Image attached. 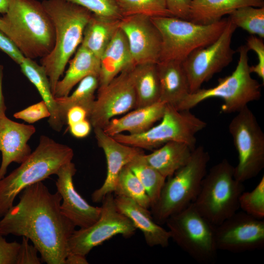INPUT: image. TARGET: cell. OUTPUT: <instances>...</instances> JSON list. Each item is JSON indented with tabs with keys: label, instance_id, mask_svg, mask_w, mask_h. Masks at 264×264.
<instances>
[{
	"label": "cell",
	"instance_id": "1",
	"mask_svg": "<svg viewBox=\"0 0 264 264\" xmlns=\"http://www.w3.org/2000/svg\"><path fill=\"white\" fill-rule=\"evenodd\" d=\"M19 201L0 220V234L30 240L47 264H64L75 225L62 212V197L42 181L23 189Z\"/></svg>",
	"mask_w": 264,
	"mask_h": 264
},
{
	"label": "cell",
	"instance_id": "2",
	"mask_svg": "<svg viewBox=\"0 0 264 264\" xmlns=\"http://www.w3.org/2000/svg\"><path fill=\"white\" fill-rule=\"evenodd\" d=\"M0 31L24 57L33 60L47 55L55 44L53 23L37 0H9L7 10L1 17Z\"/></svg>",
	"mask_w": 264,
	"mask_h": 264
},
{
	"label": "cell",
	"instance_id": "3",
	"mask_svg": "<svg viewBox=\"0 0 264 264\" xmlns=\"http://www.w3.org/2000/svg\"><path fill=\"white\" fill-rule=\"evenodd\" d=\"M42 2L55 29L54 47L41 59L54 95L56 84L66 65L81 44L85 27L92 13L67 0H44Z\"/></svg>",
	"mask_w": 264,
	"mask_h": 264
},
{
	"label": "cell",
	"instance_id": "4",
	"mask_svg": "<svg viewBox=\"0 0 264 264\" xmlns=\"http://www.w3.org/2000/svg\"><path fill=\"white\" fill-rule=\"evenodd\" d=\"M73 156L69 146L41 136L35 150L19 167L0 180V218L13 206L23 189L56 175L63 166L72 161Z\"/></svg>",
	"mask_w": 264,
	"mask_h": 264
},
{
	"label": "cell",
	"instance_id": "5",
	"mask_svg": "<svg viewBox=\"0 0 264 264\" xmlns=\"http://www.w3.org/2000/svg\"><path fill=\"white\" fill-rule=\"evenodd\" d=\"M209 160L205 149L196 147L188 162L167 178L158 200L150 208L157 223L164 224L169 217L194 202L207 172Z\"/></svg>",
	"mask_w": 264,
	"mask_h": 264
},
{
	"label": "cell",
	"instance_id": "6",
	"mask_svg": "<svg viewBox=\"0 0 264 264\" xmlns=\"http://www.w3.org/2000/svg\"><path fill=\"white\" fill-rule=\"evenodd\" d=\"M239 59L231 74L218 80V84L208 88H199L190 93L176 108L190 110L206 99L220 98L223 101L221 111L225 113L238 112L252 101L261 97V85L253 78L249 70L248 52L246 45L238 49Z\"/></svg>",
	"mask_w": 264,
	"mask_h": 264
},
{
	"label": "cell",
	"instance_id": "7",
	"mask_svg": "<svg viewBox=\"0 0 264 264\" xmlns=\"http://www.w3.org/2000/svg\"><path fill=\"white\" fill-rule=\"evenodd\" d=\"M244 191L243 183L234 176V167L223 159L207 172L193 204L216 226L238 211L239 198Z\"/></svg>",
	"mask_w": 264,
	"mask_h": 264
},
{
	"label": "cell",
	"instance_id": "8",
	"mask_svg": "<svg viewBox=\"0 0 264 264\" xmlns=\"http://www.w3.org/2000/svg\"><path fill=\"white\" fill-rule=\"evenodd\" d=\"M162 40L159 61L182 62L195 50L215 42L224 30L227 19L200 24L175 17H151Z\"/></svg>",
	"mask_w": 264,
	"mask_h": 264
},
{
	"label": "cell",
	"instance_id": "9",
	"mask_svg": "<svg viewBox=\"0 0 264 264\" xmlns=\"http://www.w3.org/2000/svg\"><path fill=\"white\" fill-rule=\"evenodd\" d=\"M160 120L158 124L143 133H121L112 137L119 142L141 149H156L168 142L178 141L187 144L194 150L196 147L197 133L207 125L190 110H178L169 104H166Z\"/></svg>",
	"mask_w": 264,
	"mask_h": 264
},
{
	"label": "cell",
	"instance_id": "10",
	"mask_svg": "<svg viewBox=\"0 0 264 264\" xmlns=\"http://www.w3.org/2000/svg\"><path fill=\"white\" fill-rule=\"evenodd\" d=\"M165 223L171 239L195 261L201 264L215 263L218 251L215 225L203 216L193 203L171 216Z\"/></svg>",
	"mask_w": 264,
	"mask_h": 264
},
{
	"label": "cell",
	"instance_id": "11",
	"mask_svg": "<svg viewBox=\"0 0 264 264\" xmlns=\"http://www.w3.org/2000/svg\"><path fill=\"white\" fill-rule=\"evenodd\" d=\"M228 129L238 156L234 176L243 183L256 176L264 168V133L247 106L237 112Z\"/></svg>",
	"mask_w": 264,
	"mask_h": 264
},
{
	"label": "cell",
	"instance_id": "12",
	"mask_svg": "<svg viewBox=\"0 0 264 264\" xmlns=\"http://www.w3.org/2000/svg\"><path fill=\"white\" fill-rule=\"evenodd\" d=\"M101 202V212L98 220L89 227L75 230L70 237L69 253L86 256L93 248L116 235L129 238L134 234L137 229L118 210L112 193L106 195Z\"/></svg>",
	"mask_w": 264,
	"mask_h": 264
},
{
	"label": "cell",
	"instance_id": "13",
	"mask_svg": "<svg viewBox=\"0 0 264 264\" xmlns=\"http://www.w3.org/2000/svg\"><path fill=\"white\" fill-rule=\"evenodd\" d=\"M237 27L227 18L226 26L219 37L209 45L191 52L182 62L191 93L227 66L235 51L231 47L232 38Z\"/></svg>",
	"mask_w": 264,
	"mask_h": 264
},
{
	"label": "cell",
	"instance_id": "14",
	"mask_svg": "<svg viewBox=\"0 0 264 264\" xmlns=\"http://www.w3.org/2000/svg\"><path fill=\"white\" fill-rule=\"evenodd\" d=\"M132 66L122 71L106 86L98 88L88 118L93 128L103 129L115 116L136 109Z\"/></svg>",
	"mask_w": 264,
	"mask_h": 264
},
{
	"label": "cell",
	"instance_id": "15",
	"mask_svg": "<svg viewBox=\"0 0 264 264\" xmlns=\"http://www.w3.org/2000/svg\"><path fill=\"white\" fill-rule=\"evenodd\" d=\"M218 250L241 253L264 247V220L237 211L215 226Z\"/></svg>",
	"mask_w": 264,
	"mask_h": 264
},
{
	"label": "cell",
	"instance_id": "16",
	"mask_svg": "<svg viewBox=\"0 0 264 264\" xmlns=\"http://www.w3.org/2000/svg\"><path fill=\"white\" fill-rule=\"evenodd\" d=\"M119 27L127 38L133 66L159 61L161 36L151 17L140 14L123 17Z\"/></svg>",
	"mask_w": 264,
	"mask_h": 264
},
{
	"label": "cell",
	"instance_id": "17",
	"mask_svg": "<svg viewBox=\"0 0 264 264\" xmlns=\"http://www.w3.org/2000/svg\"><path fill=\"white\" fill-rule=\"evenodd\" d=\"M76 172L75 165L72 161L65 164L56 174L55 184L63 201L60 206L62 213L75 226L85 228L98 220L101 207L91 205L76 191L73 179Z\"/></svg>",
	"mask_w": 264,
	"mask_h": 264
},
{
	"label": "cell",
	"instance_id": "18",
	"mask_svg": "<svg viewBox=\"0 0 264 264\" xmlns=\"http://www.w3.org/2000/svg\"><path fill=\"white\" fill-rule=\"evenodd\" d=\"M98 145L105 155L107 161V175L102 185L91 194L94 202L102 201L109 193H113L119 174L136 155L144 153L142 149L125 145L106 133L103 129L94 128Z\"/></svg>",
	"mask_w": 264,
	"mask_h": 264
},
{
	"label": "cell",
	"instance_id": "19",
	"mask_svg": "<svg viewBox=\"0 0 264 264\" xmlns=\"http://www.w3.org/2000/svg\"><path fill=\"white\" fill-rule=\"evenodd\" d=\"M35 132L32 125L14 121L6 115L0 116V180L5 176L11 163L21 164L31 154L28 141Z\"/></svg>",
	"mask_w": 264,
	"mask_h": 264
},
{
	"label": "cell",
	"instance_id": "20",
	"mask_svg": "<svg viewBox=\"0 0 264 264\" xmlns=\"http://www.w3.org/2000/svg\"><path fill=\"white\" fill-rule=\"evenodd\" d=\"M114 200L118 210L131 220L137 229L142 232L149 246H168L171 239L169 231L154 220L148 209L124 197L115 196Z\"/></svg>",
	"mask_w": 264,
	"mask_h": 264
},
{
	"label": "cell",
	"instance_id": "21",
	"mask_svg": "<svg viewBox=\"0 0 264 264\" xmlns=\"http://www.w3.org/2000/svg\"><path fill=\"white\" fill-rule=\"evenodd\" d=\"M160 84L159 101L176 108L190 92L188 80L182 62L161 61L156 64Z\"/></svg>",
	"mask_w": 264,
	"mask_h": 264
},
{
	"label": "cell",
	"instance_id": "22",
	"mask_svg": "<svg viewBox=\"0 0 264 264\" xmlns=\"http://www.w3.org/2000/svg\"><path fill=\"white\" fill-rule=\"evenodd\" d=\"M99 85L106 86L123 70L133 66L127 38L119 27L100 58Z\"/></svg>",
	"mask_w": 264,
	"mask_h": 264
},
{
	"label": "cell",
	"instance_id": "23",
	"mask_svg": "<svg viewBox=\"0 0 264 264\" xmlns=\"http://www.w3.org/2000/svg\"><path fill=\"white\" fill-rule=\"evenodd\" d=\"M166 104L159 101L150 106L135 109L122 117L112 118L103 129L106 133L111 136L124 132H128L130 134L143 133L161 120Z\"/></svg>",
	"mask_w": 264,
	"mask_h": 264
},
{
	"label": "cell",
	"instance_id": "24",
	"mask_svg": "<svg viewBox=\"0 0 264 264\" xmlns=\"http://www.w3.org/2000/svg\"><path fill=\"white\" fill-rule=\"evenodd\" d=\"M246 6L263 7L264 0H192L189 21L200 24H212Z\"/></svg>",
	"mask_w": 264,
	"mask_h": 264
},
{
	"label": "cell",
	"instance_id": "25",
	"mask_svg": "<svg viewBox=\"0 0 264 264\" xmlns=\"http://www.w3.org/2000/svg\"><path fill=\"white\" fill-rule=\"evenodd\" d=\"M63 78L56 84L54 97L67 96L73 87L86 77L99 75L100 60L88 49L80 45Z\"/></svg>",
	"mask_w": 264,
	"mask_h": 264
},
{
	"label": "cell",
	"instance_id": "26",
	"mask_svg": "<svg viewBox=\"0 0 264 264\" xmlns=\"http://www.w3.org/2000/svg\"><path fill=\"white\" fill-rule=\"evenodd\" d=\"M194 150L185 143L170 141L144 156L150 165L167 178L188 162Z\"/></svg>",
	"mask_w": 264,
	"mask_h": 264
},
{
	"label": "cell",
	"instance_id": "27",
	"mask_svg": "<svg viewBox=\"0 0 264 264\" xmlns=\"http://www.w3.org/2000/svg\"><path fill=\"white\" fill-rule=\"evenodd\" d=\"M19 65L22 73L34 85L42 100L48 107L50 113L48 120L49 125L53 130L59 132L64 124L60 117L55 97L44 67L33 59L25 57Z\"/></svg>",
	"mask_w": 264,
	"mask_h": 264
},
{
	"label": "cell",
	"instance_id": "28",
	"mask_svg": "<svg viewBox=\"0 0 264 264\" xmlns=\"http://www.w3.org/2000/svg\"><path fill=\"white\" fill-rule=\"evenodd\" d=\"M120 21V19L105 18L92 13L85 27L80 45L100 60L119 28Z\"/></svg>",
	"mask_w": 264,
	"mask_h": 264
},
{
	"label": "cell",
	"instance_id": "29",
	"mask_svg": "<svg viewBox=\"0 0 264 264\" xmlns=\"http://www.w3.org/2000/svg\"><path fill=\"white\" fill-rule=\"evenodd\" d=\"M131 73L136 99V108L159 101L160 84L156 63L133 66Z\"/></svg>",
	"mask_w": 264,
	"mask_h": 264
},
{
	"label": "cell",
	"instance_id": "30",
	"mask_svg": "<svg viewBox=\"0 0 264 264\" xmlns=\"http://www.w3.org/2000/svg\"><path fill=\"white\" fill-rule=\"evenodd\" d=\"M99 85V75H90L79 83L77 88L70 95L55 97L60 117L64 125L66 124L67 111L74 106H80L86 110L88 118Z\"/></svg>",
	"mask_w": 264,
	"mask_h": 264
},
{
	"label": "cell",
	"instance_id": "31",
	"mask_svg": "<svg viewBox=\"0 0 264 264\" xmlns=\"http://www.w3.org/2000/svg\"><path fill=\"white\" fill-rule=\"evenodd\" d=\"M127 165L143 185L153 205L158 200L167 178L149 164L144 153L136 155Z\"/></svg>",
	"mask_w": 264,
	"mask_h": 264
},
{
	"label": "cell",
	"instance_id": "32",
	"mask_svg": "<svg viewBox=\"0 0 264 264\" xmlns=\"http://www.w3.org/2000/svg\"><path fill=\"white\" fill-rule=\"evenodd\" d=\"M113 193L131 198L144 208H151V201L144 187L127 165L121 171Z\"/></svg>",
	"mask_w": 264,
	"mask_h": 264
},
{
	"label": "cell",
	"instance_id": "33",
	"mask_svg": "<svg viewBox=\"0 0 264 264\" xmlns=\"http://www.w3.org/2000/svg\"><path fill=\"white\" fill-rule=\"evenodd\" d=\"M236 27H240L252 35L264 38V6H251L239 8L228 18Z\"/></svg>",
	"mask_w": 264,
	"mask_h": 264
},
{
	"label": "cell",
	"instance_id": "34",
	"mask_svg": "<svg viewBox=\"0 0 264 264\" xmlns=\"http://www.w3.org/2000/svg\"><path fill=\"white\" fill-rule=\"evenodd\" d=\"M122 17L144 15L150 17H173L165 0H115Z\"/></svg>",
	"mask_w": 264,
	"mask_h": 264
},
{
	"label": "cell",
	"instance_id": "35",
	"mask_svg": "<svg viewBox=\"0 0 264 264\" xmlns=\"http://www.w3.org/2000/svg\"><path fill=\"white\" fill-rule=\"evenodd\" d=\"M239 207L242 211L255 218H264V176L251 191L244 192L241 195Z\"/></svg>",
	"mask_w": 264,
	"mask_h": 264
},
{
	"label": "cell",
	"instance_id": "36",
	"mask_svg": "<svg viewBox=\"0 0 264 264\" xmlns=\"http://www.w3.org/2000/svg\"><path fill=\"white\" fill-rule=\"evenodd\" d=\"M67 0L81 6L99 16L114 19H121L123 17L115 0Z\"/></svg>",
	"mask_w": 264,
	"mask_h": 264
},
{
	"label": "cell",
	"instance_id": "37",
	"mask_svg": "<svg viewBox=\"0 0 264 264\" xmlns=\"http://www.w3.org/2000/svg\"><path fill=\"white\" fill-rule=\"evenodd\" d=\"M16 119H22L28 124H33L44 118H49L50 111L46 103L42 100L13 115Z\"/></svg>",
	"mask_w": 264,
	"mask_h": 264
},
{
	"label": "cell",
	"instance_id": "38",
	"mask_svg": "<svg viewBox=\"0 0 264 264\" xmlns=\"http://www.w3.org/2000/svg\"><path fill=\"white\" fill-rule=\"evenodd\" d=\"M249 50H252L257 55L258 63L255 66H250L249 70L255 73L264 82V43L262 38L251 35L246 40L245 44Z\"/></svg>",
	"mask_w": 264,
	"mask_h": 264
},
{
	"label": "cell",
	"instance_id": "39",
	"mask_svg": "<svg viewBox=\"0 0 264 264\" xmlns=\"http://www.w3.org/2000/svg\"><path fill=\"white\" fill-rule=\"evenodd\" d=\"M28 239L22 237L19 250L16 264H40L41 259L38 256V250L28 242Z\"/></svg>",
	"mask_w": 264,
	"mask_h": 264
},
{
	"label": "cell",
	"instance_id": "40",
	"mask_svg": "<svg viewBox=\"0 0 264 264\" xmlns=\"http://www.w3.org/2000/svg\"><path fill=\"white\" fill-rule=\"evenodd\" d=\"M20 243L7 242L0 234V264H16Z\"/></svg>",
	"mask_w": 264,
	"mask_h": 264
},
{
	"label": "cell",
	"instance_id": "41",
	"mask_svg": "<svg viewBox=\"0 0 264 264\" xmlns=\"http://www.w3.org/2000/svg\"><path fill=\"white\" fill-rule=\"evenodd\" d=\"M192 0H165L166 7L173 17L189 20Z\"/></svg>",
	"mask_w": 264,
	"mask_h": 264
},
{
	"label": "cell",
	"instance_id": "42",
	"mask_svg": "<svg viewBox=\"0 0 264 264\" xmlns=\"http://www.w3.org/2000/svg\"><path fill=\"white\" fill-rule=\"evenodd\" d=\"M0 49L18 65H20L25 58L12 41L1 31Z\"/></svg>",
	"mask_w": 264,
	"mask_h": 264
},
{
	"label": "cell",
	"instance_id": "43",
	"mask_svg": "<svg viewBox=\"0 0 264 264\" xmlns=\"http://www.w3.org/2000/svg\"><path fill=\"white\" fill-rule=\"evenodd\" d=\"M91 124L88 119L81 121L68 126L72 136L78 138H84L90 133Z\"/></svg>",
	"mask_w": 264,
	"mask_h": 264
},
{
	"label": "cell",
	"instance_id": "44",
	"mask_svg": "<svg viewBox=\"0 0 264 264\" xmlns=\"http://www.w3.org/2000/svg\"><path fill=\"white\" fill-rule=\"evenodd\" d=\"M88 119V113L83 108L74 106L70 108L66 114V124L71 125Z\"/></svg>",
	"mask_w": 264,
	"mask_h": 264
},
{
	"label": "cell",
	"instance_id": "45",
	"mask_svg": "<svg viewBox=\"0 0 264 264\" xmlns=\"http://www.w3.org/2000/svg\"><path fill=\"white\" fill-rule=\"evenodd\" d=\"M86 256L74 253H69L66 257L64 264H88Z\"/></svg>",
	"mask_w": 264,
	"mask_h": 264
},
{
	"label": "cell",
	"instance_id": "46",
	"mask_svg": "<svg viewBox=\"0 0 264 264\" xmlns=\"http://www.w3.org/2000/svg\"><path fill=\"white\" fill-rule=\"evenodd\" d=\"M3 66L2 65H0V116H5L7 110L2 93V84L3 74Z\"/></svg>",
	"mask_w": 264,
	"mask_h": 264
},
{
	"label": "cell",
	"instance_id": "47",
	"mask_svg": "<svg viewBox=\"0 0 264 264\" xmlns=\"http://www.w3.org/2000/svg\"><path fill=\"white\" fill-rule=\"evenodd\" d=\"M9 0H0V13L4 14L8 9Z\"/></svg>",
	"mask_w": 264,
	"mask_h": 264
},
{
	"label": "cell",
	"instance_id": "48",
	"mask_svg": "<svg viewBox=\"0 0 264 264\" xmlns=\"http://www.w3.org/2000/svg\"><path fill=\"white\" fill-rule=\"evenodd\" d=\"M0 23H1V17H0Z\"/></svg>",
	"mask_w": 264,
	"mask_h": 264
}]
</instances>
